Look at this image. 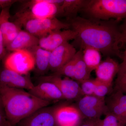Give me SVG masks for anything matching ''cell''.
<instances>
[{"label":"cell","mask_w":126,"mask_h":126,"mask_svg":"<svg viewBox=\"0 0 126 126\" xmlns=\"http://www.w3.org/2000/svg\"><path fill=\"white\" fill-rule=\"evenodd\" d=\"M70 27L77 33L75 40L82 47H92L106 55L123 59L126 46L121 30L115 22L98 21L77 16L70 20Z\"/></svg>","instance_id":"obj_1"},{"label":"cell","mask_w":126,"mask_h":126,"mask_svg":"<svg viewBox=\"0 0 126 126\" xmlns=\"http://www.w3.org/2000/svg\"><path fill=\"white\" fill-rule=\"evenodd\" d=\"M0 98L6 117L15 126L39 109L49 106L50 102L37 97L24 89L0 85Z\"/></svg>","instance_id":"obj_2"},{"label":"cell","mask_w":126,"mask_h":126,"mask_svg":"<svg viewBox=\"0 0 126 126\" xmlns=\"http://www.w3.org/2000/svg\"><path fill=\"white\" fill-rule=\"evenodd\" d=\"M63 0H31L23 1L20 10L14 16V23L19 26L31 19H45L59 16Z\"/></svg>","instance_id":"obj_3"},{"label":"cell","mask_w":126,"mask_h":126,"mask_svg":"<svg viewBox=\"0 0 126 126\" xmlns=\"http://www.w3.org/2000/svg\"><path fill=\"white\" fill-rule=\"evenodd\" d=\"M82 10L97 20L126 18V0H87Z\"/></svg>","instance_id":"obj_4"},{"label":"cell","mask_w":126,"mask_h":126,"mask_svg":"<svg viewBox=\"0 0 126 126\" xmlns=\"http://www.w3.org/2000/svg\"><path fill=\"white\" fill-rule=\"evenodd\" d=\"M19 26L39 39L45 37L53 32L70 29L69 23H64L55 18L33 19L25 21Z\"/></svg>","instance_id":"obj_5"},{"label":"cell","mask_w":126,"mask_h":126,"mask_svg":"<svg viewBox=\"0 0 126 126\" xmlns=\"http://www.w3.org/2000/svg\"><path fill=\"white\" fill-rule=\"evenodd\" d=\"M4 60V67L22 75H28L35 68L33 55L27 50L12 52Z\"/></svg>","instance_id":"obj_6"},{"label":"cell","mask_w":126,"mask_h":126,"mask_svg":"<svg viewBox=\"0 0 126 126\" xmlns=\"http://www.w3.org/2000/svg\"><path fill=\"white\" fill-rule=\"evenodd\" d=\"M76 107L84 119H101L108 112L105 98L94 95L84 96L78 100Z\"/></svg>","instance_id":"obj_7"},{"label":"cell","mask_w":126,"mask_h":126,"mask_svg":"<svg viewBox=\"0 0 126 126\" xmlns=\"http://www.w3.org/2000/svg\"><path fill=\"white\" fill-rule=\"evenodd\" d=\"M40 82H48L54 84L61 91L64 99L78 100L84 96L79 84L77 81L68 77L53 74L39 77Z\"/></svg>","instance_id":"obj_8"},{"label":"cell","mask_w":126,"mask_h":126,"mask_svg":"<svg viewBox=\"0 0 126 126\" xmlns=\"http://www.w3.org/2000/svg\"><path fill=\"white\" fill-rule=\"evenodd\" d=\"M56 126H79L84 118L76 106H56L54 112Z\"/></svg>","instance_id":"obj_9"},{"label":"cell","mask_w":126,"mask_h":126,"mask_svg":"<svg viewBox=\"0 0 126 126\" xmlns=\"http://www.w3.org/2000/svg\"><path fill=\"white\" fill-rule=\"evenodd\" d=\"M77 35V32L72 29L56 31L39 39V45L44 49L52 52L69 41L76 39Z\"/></svg>","instance_id":"obj_10"},{"label":"cell","mask_w":126,"mask_h":126,"mask_svg":"<svg viewBox=\"0 0 126 126\" xmlns=\"http://www.w3.org/2000/svg\"><path fill=\"white\" fill-rule=\"evenodd\" d=\"M0 85L28 91L34 86L28 75H21L4 67L0 68Z\"/></svg>","instance_id":"obj_11"},{"label":"cell","mask_w":126,"mask_h":126,"mask_svg":"<svg viewBox=\"0 0 126 126\" xmlns=\"http://www.w3.org/2000/svg\"><path fill=\"white\" fill-rule=\"evenodd\" d=\"M56 106L40 109L19 123V126H56L55 110Z\"/></svg>","instance_id":"obj_12"},{"label":"cell","mask_w":126,"mask_h":126,"mask_svg":"<svg viewBox=\"0 0 126 126\" xmlns=\"http://www.w3.org/2000/svg\"><path fill=\"white\" fill-rule=\"evenodd\" d=\"M77 52L74 46L69 42L57 47L51 52L49 70L56 72L71 60Z\"/></svg>","instance_id":"obj_13"},{"label":"cell","mask_w":126,"mask_h":126,"mask_svg":"<svg viewBox=\"0 0 126 126\" xmlns=\"http://www.w3.org/2000/svg\"><path fill=\"white\" fill-rule=\"evenodd\" d=\"M109 112L116 116L126 126V94L116 90L105 99Z\"/></svg>","instance_id":"obj_14"},{"label":"cell","mask_w":126,"mask_h":126,"mask_svg":"<svg viewBox=\"0 0 126 126\" xmlns=\"http://www.w3.org/2000/svg\"><path fill=\"white\" fill-rule=\"evenodd\" d=\"M29 92L39 98L50 102L64 99L58 88L50 82H40Z\"/></svg>","instance_id":"obj_15"},{"label":"cell","mask_w":126,"mask_h":126,"mask_svg":"<svg viewBox=\"0 0 126 126\" xmlns=\"http://www.w3.org/2000/svg\"><path fill=\"white\" fill-rule=\"evenodd\" d=\"M10 7L2 9L0 14V31L3 36L5 47L15 39L21 30L15 23L10 21Z\"/></svg>","instance_id":"obj_16"},{"label":"cell","mask_w":126,"mask_h":126,"mask_svg":"<svg viewBox=\"0 0 126 126\" xmlns=\"http://www.w3.org/2000/svg\"><path fill=\"white\" fill-rule=\"evenodd\" d=\"M120 64L113 59L108 57L95 69L96 78L98 81L112 86L113 79L119 70Z\"/></svg>","instance_id":"obj_17"},{"label":"cell","mask_w":126,"mask_h":126,"mask_svg":"<svg viewBox=\"0 0 126 126\" xmlns=\"http://www.w3.org/2000/svg\"><path fill=\"white\" fill-rule=\"evenodd\" d=\"M39 40L25 30H21L15 39L6 48L7 50L11 52L19 50H29L39 45Z\"/></svg>","instance_id":"obj_18"},{"label":"cell","mask_w":126,"mask_h":126,"mask_svg":"<svg viewBox=\"0 0 126 126\" xmlns=\"http://www.w3.org/2000/svg\"><path fill=\"white\" fill-rule=\"evenodd\" d=\"M33 55L35 61L36 73L43 76L49 70L50 51L44 49L39 45L29 50Z\"/></svg>","instance_id":"obj_19"},{"label":"cell","mask_w":126,"mask_h":126,"mask_svg":"<svg viewBox=\"0 0 126 126\" xmlns=\"http://www.w3.org/2000/svg\"><path fill=\"white\" fill-rule=\"evenodd\" d=\"M87 0H63L60 6L59 16H63L69 20L74 18V16L81 9L82 10Z\"/></svg>","instance_id":"obj_20"},{"label":"cell","mask_w":126,"mask_h":126,"mask_svg":"<svg viewBox=\"0 0 126 126\" xmlns=\"http://www.w3.org/2000/svg\"><path fill=\"white\" fill-rule=\"evenodd\" d=\"M75 70L74 80L77 82L90 79L91 72L84 61L82 49L77 52L74 56Z\"/></svg>","instance_id":"obj_21"},{"label":"cell","mask_w":126,"mask_h":126,"mask_svg":"<svg viewBox=\"0 0 126 126\" xmlns=\"http://www.w3.org/2000/svg\"><path fill=\"white\" fill-rule=\"evenodd\" d=\"M83 58L89 70H95L101 62V55L99 50L92 47H83Z\"/></svg>","instance_id":"obj_22"},{"label":"cell","mask_w":126,"mask_h":126,"mask_svg":"<svg viewBox=\"0 0 126 126\" xmlns=\"http://www.w3.org/2000/svg\"><path fill=\"white\" fill-rule=\"evenodd\" d=\"M117 78L115 82L116 90L121 91L126 94V65L120 64Z\"/></svg>","instance_id":"obj_23"},{"label":"cell","mask_w":126,"mask_h":126,"mask_svg":"<svg viewBox=\"0 0 126 126\" xmlns=\"http://www.w3.org/2000/svg\"><path fill=\"white\" fill-rule=\"evenodd\" d=\"M75 70L74 56L69 61L56 72L53 74L68 77L74 79Z\"/></svg>","instance_id":"obj_24"},{"label":"cell","mask_w":126,"mask_h":126,"mask_svg":"<svg viewBox=\"0 0 126 126\" xmlns=\"http://www.w3.org/2000/svg\"><path fill=\"white\" fill-rule=\"evenodd\" d=\"M80 85L81 91L84 96L93 95L96 85V79H88L78 82Z\"/></svg>","instance_id":"obj_25"},{"label":"cell","mask_w":126,"mask_h":126,"mask_svg":"<svg viewBox=\"0 0 126 126\" xmlns=\"http://www.w3.org/2000/svg\"><path fill=\"white\" fill-rule=\"evenodd\" d=\"M96 80L97 83L94 90V96L99 98H105L107 94L112 92V86H109Z\"/></svg>","instance_id":"obj_26"},{"label":"cell","mask_w":126,"mask_h":126,"mask_svg":"<svg viewBox=\"0 0 126 126\" xmlns=\"http://www.w3.org/2000/svg\"><path fill=\"white\" fill-rule=\"evenodd\" d=\"M105 118L101 119V126H126L116 116L108 112Z\"/></svg>","instance_id":"obj_27"},{"label":"cell","mask_w":126,"mask_h":126,"mask_svg":"<svg viewBox=\"0 0 126 126\" xmlns=\"http://www.w3.org/2000/svg\"><path fill=\"white\" fill-rule=\"evenodd\" d=\"M101 119H84L79 126H101Z\"/></svg>","instance_id":"obj_28"},{"label":"cell","mask_w":126,"mask_h":126,"mask_svg":"<svg viewBox=\"0 0 126 126\" xmlns=\"http://www.w3.org/2000/svg\"><path fill=\"white\" fill-rule=\"evenodd\" d=\"M6 49L4 44L3 36L0 31V61L4 59L6 56Z\"/></svg>","instance_id":"obj_29"},{"label":"cell","mask_w":126,"mask_h":126,"mask_svg":"<svg viewBox=\"0 0 126 126\" xmlns=\"http://www.w3.org/2000/svg\"><path fill=\"white\" fill-rule=\"evenodd\" d=\"M18 0H0V8L3 9L11 7L12 5L16 3Z\"/></svg>","instance_id":"obj_30"},{"label":"cell","mask_w":126,"mask_h":126,"mask_svg":"<svg viewBox=\"0 0 126 126\" xmlns=\"http://www.w3.org/2000/svg\"><path fill=\"white\" fill-rule=\"evenodd\" d=\"M0 126H11L5 115L0 112Z\"/></svg>","instance_id":"obj_31"},{"label":"cell","mask_w":126,"mask_h":126,"mask_svg":"<svg viewBox=\"0 0 126 126\" xmlns=\"http://www.w3.org/2000/svg\"><path fill=\"white\" fill-rule=\"evenodd\" d=\"M121 30L122 33L123 35L124 39H126V21L124 24L123 25Z\"/></svg>","instance_id":"obj_32"},{"label":"cell","mask_w":126,"mask_h":126,"mask_svg":"<svg viewBox=\"0 0 126 126\" xmlns=\"http://www.w3.org/2000/svg\"><path fill=\"white\" fill-rule=\"evenodd\" d=\"M124 42H125V45H126V48L124 51V53H123V61L122 63L126 65V39H124Z\"/></svg>","instance_id":"obj_33"},{"label":"cell","mask_w":126,"mask_h":126,"mask_svg":"<svg viewBox=\"0 0 126 126\" xmlns=\"http://www.w3.org/2000/svg\"><path fill=\"white\" fill-rule=\"evenodd\" d=\"M0 112L2 113L3 114H4V115H5L4 110H3V107H2V103H1V101L0 98Z\"/></svg>","instance_id":"obj_34"}]
</instances>
